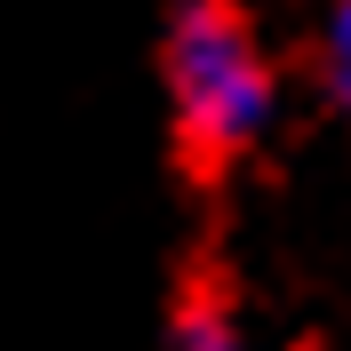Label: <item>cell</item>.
Wrapping results in <instances>:
<instances>
[{
  "instance_id": "6da1fadb",
  "label": "cell",
  "mask_w": 351,
  "mask_h": 351,
  "mask_svg": "<svg viewBox=\"0 0 351 351\" xmlns=\"http://www.w3.org/2000/svg\"><path fill=\"white\" fill-rule=\"evenodd\" d=\"M160 72H168L176 136H184L199 160H232V152H247V144L271 128L280 80H271L263 40L232 16V8H184V16L168 24Z\"/></svg>"
},
{
  "instance_id": "7a4b0ae2",
  "label": "cell",
  "mask_w": 351,
  "mask_h": 351,
  "mask_svg": "<svg viewBox=\"0 0 351 351\" xmlns=\"http://www.w3.org/2000/svg\"><path fill=\"white\" fill-rule=\"evenodd\" d=\"M176 351H247V335L216 295H192V304L176 311Z\"/></svg>"
},
{
  "instance_id": "3957f363",
  "label": "cell",
  "mask_w": 351,
  "mask_h": 351,
  "mask_svg": "<svg viewBox=\"0 0 351 351\" xmlns=\"http://www.w3.org/2000/svg\"><path fill=\"white\" fill-rule=\"evenodd\" d=\"M319 88H328L335 104L351 112V0L319 24Z\"/></svg>"
}]
</instances>
